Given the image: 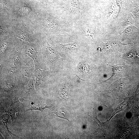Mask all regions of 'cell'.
Returning a JSON list of instances; mask_svg holds the SVG:
<instances>
[{
  "label": "cell",
  "mask_w": 139,
  "mask_h": 139,
  "mask_svg": "<svg viewBox=\"0 0 139 139\" xmlns=\"http://www.w3.org/2000/svg\"><path fill=\"white\" fill-rule=\"evenodd\" d=\"M9 116L7 114L2 115L0 118L1 131L6 137H12L14 135L8 130L7 122L9 118Z\"/></svg>",
  "instance_id": "30bf717a"
},
{
  "label": "cell",
  "mask_w": 139,
  "mask_h": 139,
  "mask_svg": "<svg viewBox=\"0 0 139 139\" xmlns=\"http://www.w3.org/2000/svg\"><path fill=\"white\" fill-rule=\"evenodd\" d=\"M44 69H39L34 71V75L36 78L35 88L37 90L42 87L48 76V73Z\"/></svg>",
  "instance_id": "ba28073f"
},
{
  "label": "cell",
  "mask_w": 139,
  "mask_h": 139,
  "mask_svg": "<svg viewBox=\"0 0 139 139\" xmlns=\"http://www.w3.org/2000/svg\"><path fill=\"white\" fill-rule=\"evenodd\" d=\"M21 67L19 75V81L23 86L28 84L33 76L35 65L33 59L28 55L22 53Z\"/></svg>",
  "instance_id": "8992f818"
},
{
  "label": "cell",
  "mask_w": 139,
  "mask_h": 139,
  "mask_svg": "<svg viewBox=\"0 0 139 139\" xmlns=\"http://www.w3.org/2000/svg\"><path fill=\"white\" fill-rule=\"evenodd\" d=\"M7 111L12 117L13 124L15 122L16 116L17 112L16 110L12 107H10L8 109Z\"/></svg>",
  "instance_id": "d6986e66"
},
{
  "label": "cell",
  "mask_w": 139,
  "mask_h": 139,
  "mask_svg": "<svg viewBox=\"0 0 139 139\" xmlns=\"http://www.w3.org/2000/svg\"><path fill=\"white\" fill-rule=\"evenodd\" d=\"M12 19L10 18H0V37L12 33L11 25Z\"/></svg>",
  "instance_id": "9c48e42d"
},
{
  "label": "cell",
  "mask_w": 139,
  "mask_h": 139,
  "mask_svg": "<svg viewBox=\"0 0 139 139\" xmlns=\"http://www.w3.org/2000/svg\"><path fill=\"white\" fill-rule=\"evenodd\" d=\"M112 67V74L111 77L109 79L111 80L114 77H118L121 75L123 73L124 68V66H112L108 65Z\"/></svg>",
  "instance_id": "5bb4252c"
},
{
  "label": "cell",
  "mask_w": 139,
  "mask_h": 139,
  "mask_svg": "<svg viewBox=\"0 0 139 139\" xmlns=\"http://www.w3.org/2000/svg\"><path fill=\"white\" fill-rule=\"evenodd\" d=\"M34 77V75L28 84L23 88L22 92L24 97H27L35 93V91L33 84Z\"/></svg>",
  "instance_id": "8fae6325"
},
{
  "label": "cell",
  "mask_w": 139,
  "mask_h": 139,
  "mask_svg": "<svg viewBox=\"0 0 139 139\" xmlns=\"http://www.w3.org/2000/svg\"><path fill=\"white\" fill-rule=\"evenodd\" d=\"M45 10L40 4L29 0H20L14 4L12 19L33 23Z\"/></svg>",
  "instance_id": "6da1fadb"
},
{
  "label": "cell",
  "mask_w": 139,
  "mask_h": 139,
  "mask_svg": "<svg viewBox=\"0 0 139 139\" xmlns=\"http://www.w3.org/2000/svg\"><path fill=\"white\" fill-rule=\"evenodd\" d=\"M136 91L137 92H139V83L137 88Z\"/></svg>",
  "instance_id": "cb8c5ba5"
},
{
  "label": "cell",
  "mask_w": 139,
  "mask_h": 139,
  "mask_svg": "<svg viewBox=\"0 0 139 139\" xmlns=\"http://www.w3.org/2000/svg\"><path fill=\"white\" fill-rule=\"evenodd\" d=\"M116 8V6L114 0L110 4L109 8V14L111 15L115 13Z\"/></svg>",
  "instance_id": "44dd1931"
},
{
  "label": "cell",
  "mask_w": 139,
  "mask_h": 139,
  "mask_svg": "<svg viewBox=\"0 0 139 139\" xmlns=\"http://www.w3.org/2000/svg\"><path fill=\"white\" fill-rule=\"evenodd\" d=\"M51 113L54 114L58 117L65 119L69 122L68 114L64 107H62L57 111Z\"/></svg>",
  "instance_id": "e0dca14e"
},
{
  "label": "cell",
  "mask_w": 139,
  "mask_h": 139,
  "mask_svg": "<svg viewBox=\"0 0 139 139\" xmlns=\"http://www.w3.org/2000/svg\"><path fill=\"white\" fill-rule=\"evenodd\" d=\"M32 23L36 32L46 36L61 33L62 31L58 19L46 10Z\"/></svg>",
  "instance_id": "7a4b0ae2"
},
{
  "label": "cell",
  "mask_w": 139,
  "mask_h": 139,
  "mask_svg": "<svg viewBox=\"0 0 139 139\" xmlns=\"http://www.w3.org/2000/svg\"><path fill=\"white\" fill-rule=\"evenodd\" d=\"M14 4L10 0H1L0 18L13 19Z\"/></svg>",
  "instance_id": "52a82bcc"
},
{
  "label": "cell",
  "mask_w": 139,
  "mask_h": 139,
  "mask_svg": "<svg viewBox=\"0 0 139 139\" xmlns=\"http://www.w3.org/2000/svg\"><path fill=\"white\" fill-rule=\"evenodd\" d=\"M22 40L12 33L0 37V60H7L15 52Z\"/></svg>",
  "instance_id": "277c9868"
},
{
  "label": "cell",
  "mask_w": 139,
  "mask_h": 139,
  "mask_svg": "<svg viewBox=\"0 0 139 139\" xmlns=\"http://www.w3.org/2000/svg\"><path fill=\"white\" fill-rule=\"evenodd\" d=\"M133 107V112L136 115H139V98L136 99Z\"/></svg>",
  "instance_id": "ffe728a7"
},
{
  "label": "cell",
  "mask_w": 139,
  "mask_h": 139,
  "mask_svg": "<svg viewBox=\"0 0 139 139\" xmlns=\"http://www.w3.org/2000/svg\"><path fill=\"white\" fill-rule=\"evenodd\" d=\"M122 2V0H117V4L120 8L121 6Z\"/></svg>",
  "instance_id": "603a6c76"
},
{
  "label": "cell",
  "mask_w": 139,
  "mask_h": 139,
  "mask_svg": "<svg viewBox=\"0 0 139 139\" xmlns=\"http://www.w3.org/2000/svg\"><path fill=\"white\" fill-rule=\"evenodd\" d=\"M22 53L28 55L33 59L35 65L34 71L39 69H45L42 49L37 41L31 42L25 41Z\"/></svg>",
  "instance_id": "5b68a950"
},
{
  "label": "cell",
  "mask_w": 139,
  "mask_h": 139,
  "mask_svg": "<svg viewBox=\"0 0 139 139\" xmlns=\"http://www.w3.org/2000/svg\"><path fill=\"white\" fill-rule=\"evenodd\" d=\"M118 45V43L115 42H108L103 45V48L101 51L104 52L115 50L117 49Z\"/></svg>",
  "instance_id": "2e32d148"
},
{
  "label": "cell",
  "mask_w": 139,
  "mask_h": 139,
  "mask_svg": "<svg viewBox=\"0 0 139 139\" xmlns=\"http://www.w3.org/2000/svg\"><path fill=\"white\" fill-rule=\"evenodd\" d=\"M55 45L56 46L61 47L66 51H75L77 50L78 49L77 45L75 42L73 43H69L67 44H62L59 42H56Z\"/></svg>",
  "instance_id": "7c38bea8"
},
{
  "label": "cell",
  "mask_w": 139,
  "mask_h": 139,
  "mask_svg": "<svg viewBox=\"0 0 139 139\" xmlns=\"http://www.w3.org/2000/svg\"><path fill=\"white\" fill-rule=\"evenodd\" d=\"M37 0L41 2L42 4H44V3L42 0Z\"/></svg>",
  "instance_id": "d4e9b609"
},
{
  "label": "cell",
  "mask_w": 139,
  "mask_h": 139,
  "mask_svg": "<svg viewBox=\"0 0 139 139\" xmlns=\"http://www.w3.org/2000/svg\"><path fill=\"white\" fill-rule=\"evenodd\" d=\"M71 86L70 83L68 82L61 84L59 92V95L61 98H65L67 96Z\"/></svg>",
  "instance_id": "4fadbf2b"
},
{
  "label": "cell",
  "mask_w": 139,
  "mask_h": 139,
  "mask_svg": "<svg viewBox=\"0 0 139 139\" xmlns=\"http://www.w3.org/2000/svg\"><path fill=\"white\" fill-rule=\"evenodd\" d=\"M48 108L47 105L42 101L34 102L31 105L30 108L27 110H39L42 112L44 110Z\"/></svg>",
  "instance_id": "9a60e30c"
},
{
  "label": "cell",
  "mask_w": 139,
  "mask_h": 139,
  "mask_svg": "<svg viewBox=\"0 0 139 139\" xmlns=\"http://www.w3.org/2000/svg\"><path fill=\"white\" fill-rule=\"evenodd\" d=\"M126 19V21H125V22L126 23V25H131V23H132V18L131 17V16H129V17L127 18H127H125Z\"/></svg>",
  "instance_id": "7402d4cb"
},
{
  "label": "cell",
  "mask_w": 139,
  "mask_h": 139,
  "mask_svg": "<svg viewBox=\"0 0 139 139\" xmlns=\"http://www.w3.org/2000/svg\"><path fill=\"white\" fill-rule=\"evenodd\" d=\"M11 28L12 33L17 38L30 42L37 41L32 22L13 19Z\"/></svg>",
  "instance_id": "3957f363"
},
{
  "label": "cell",
  "mask_w": 139,
  "mask_h": 139,
  "mask_svg": "<svg viewBox=\"0 0 139 139\" xmlns=\"http://www.w3.org/2000/svg\"><path fill=\"white\" fill-rule=\"evenodd\" d=\"M83 30L84 34L86 37L90 38H93L95 37V31L91 28L85 27Z\"/></svg>",
  "instance_id": "ac0fdd59"
}]
</instances>
